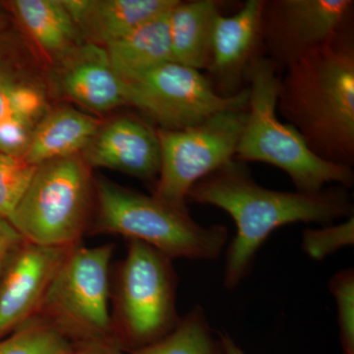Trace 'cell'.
Returning <instances> with one entry per match:
<instances>
[{
	"instance_id": "obj_1",
	"label": "cell",
	"mask_w": 354,
	"mask_h": 354,
	"mask_svg": "<svg viewBox=\"0 0 354 354\" xmlns=\"http://www.w3.org/2000/svg\"><path fill=\"white\" fill-rule=\"evenodd\" d=\"M188 201L223 209L234 221L236 234L227 245L223 271L227 290H234L250 274L261 246L277 228L295 223L330 225L353 216V200L344 186L313 193L268 189L235 158L195 184Z\"/></svg>"
},
{
	"instance_id": "obj_2",
	"label": "cell",
	"mask_w": 354,
	"mask_h": 354,
	"mask_svg": "<svg viewBox=\"0 0 354 354\" xmlns=\"http://www.w3.org/2000/svg\"><path fill=\"white\" fill-rule=\"evenodd\" d=\"M281 77L277 111L319 158L354 164L353 27L300 58Z\"/></svg>"
},
{
	"instance_id": "obj_3",
	"label": "cell",
	"mask_w": 354,
	"mask_h": 354,
	"mask_svg": "<svg viewBox=\"0 0 354 354\" xmlns=\"http://www.w3.org/2000/svg\"><path fill=\"white\" fill-rule=\"evenodd\" d=\"M279 69L260 55L249 66L248 106L235 160L263 162L285 171L297 191L319 192L327 184L353 187V167L335 165L310 150L295 127L278 118Z\"/></svg>"
},
{
	"instance_id": "obj_4",
	"label": "cell",
	"mask_w": 354,
	"mask_h": 354,
	"mask_svg": "<svg viewBox=\"0 0 354 354\" xmlns=\"http://www.w3.org/2000/svg\"><path fill=\"white\" fill-rule=\"evenodd\" d=\"M95 206L88 232L122 235L149 244L171 259L216 260L228 241L225 225L204 227L191 218L187 208L104 178L95 179Z\"/></svg>"
},
{
	"instance_id": "obj_5",
	"label": "cell",
	"mask_w": 354,
	"mask_h": 354,
	"mask_svg": "<svg viewBox=\"0 0 354 354\" xmlns=\"http://www.w3.org/2000/svg\"><path fill=\"white\" fill-rule=\"evenodd\" d=\"M94 202L95 179L82 155L55 158L38 165L8 221L25 241L76 246L88 232Z\"/></svg>"
},
{
	"instance_id": "obj_6",
	"label": "cell",
	"mask_w": 354,
	"mask_h": 354,
	"mask_svg": "<svg viewBox=\"0 0 354 354\" xmlns=\"http://www.w3.org/2000/svg\"><path fill=\"white\" fill-rule=\"evenodd\" d=\"M114 281L116 339L123 351L145 348L176 327L177 274L172 259L137 241H129Z\"/></svg>"
},
{
	"instance_id": "obj_7",
	"label": "cell",
	"mask_w": 354,
	"mask_h": 354,
	"mask_svg": "<svg viewBox=\"0 0 354 354\" xmlns=\"http://www.w3.org/2000/svg\"><path fill=\"white\" fill-rule=\"evenodd\" d=\"M113 251V244L74 247L51 281L35 317L57 328L76 346L95 342L120 346L109 310Z\"/></svg>"
},
{
	"instance_id": "obj_8",
	"label": "cell",
	"mask_w": 354,
	"mask_h": 354,
	"mask_svg": "<svg viewBox=\"0 0 354 354\" xmlns=\"http://www.w3.org/2000/svg\"><path fill=\"white\" fill-rule=\"evenodd\" d=\"M246 114L247 108L230 109L196 127L158 129L160 169L153 196L186 208L193 186L234 160Z\"/></svg>"
},
{
	"instance_id": "obj_9",
	"label": "cell",
	"mask_w": 354,
	"mask_h": 354,
	"mask_svg": "<svg viewBox=\"0 0 354 354\" xmlns=\"http://www.w3.org/2000/svg\"><path fill=\"white\" fill-rule=\"evenodd\" d=\"M248 99V88L223 97L201 71L174 62L127 83L128 106L169 131L196 127L220 111L247 108Z\"/></svg>"
},
{
	"instance_id": "obj_10",
	"label": "cell",
	"mask_w": 354,
	"mask_h": 354,
	"mask_svg": "<svg viewBox=\"0 0 354 354\" xmlns=\"http://www.w3.org/2000/svg\"><path fill=\"white\" fill-rule=\"evenodd\" d=\"M55 100L50 68L27 39L0 32V153L23 157Z\"/></svg>"
},
{
	"instance_id": "obj_11",
	"label": "cell",
	"mask_w": 354,
	"mask_h": 354,
	"mask_svg": "<svg viewBox=\"0 0 354 354\" xmlns=\"http://www.w3.org/2000/svg\"><path fill=\"white\" fill-rule=\"evenodd\" d=\"M353 0H264V57L286 70L353 27Z\"/></svg>"
},
{
	"instance_id": "obj_12",
	"label": "cell",
	"mask_w": 354,
	"mask_h": 354,
	"mask_svg": "<svg viewBox=\"0 0 354 354\" xmlns=\"http://www.w3.org/2000/svg\"><path fill=\"white\" fill-rule=\"evenodd\" d=\"M75 246H46L23 241L0 279V337L36 316L60 266Z\"/></svg>"
},
{
	"instance_id": "obj_13",
	"label": "cell",
	"mask_w": 354,
	"mask_h": 354,
	"mask_svg": "<svg viewBox=\"0 0 354 354\" xmlns=\"http://www.w3.org/2000/svg\"><path fill=\"white\" fill-rule=\"evenodd\" d=\"M264 0H247L236 13L218 15L214 26L209 80L223 97L245 88L249 66L263 53L261 18Z\"/></svg>"
},
{
	"instance_id": "obj_14",
	"label": "cell",
	"mask_w": 354,
	"mask_h": 354,
	"mask_svg": "<svg viewBox=\"0 0 354 354\" xmlns=\"http://www.w3.org/2000/svg\"><path fill=\"white\" fill-rule=\"evenodd\" d=\"M55 97H64L95 113L127 106V84L109 62L106 48L84 43L50 68Z\"/></svg>"
},
{
	"instance_id": "obj_15",
	"label": "cell",
	"mask_w": 354,
	"mask_h": 354,
	"mask_svg": "<svg viewBox=\"0 0 354 354\" xmlns=\"http://www.w3.org/2000/svg\"><path fill=\"white\" fill-rule=\"evenodd\" d=\"M88 167H106L146 181H157L160 169L158 129L138 118L102 122L81 153Z\"/></svg>"
},
{
	"instance_id": "obj_16",
	"label": "cell",
	"mask_w": 354,
	"mask_h": 354,
	"mask_svg": "<svg viewBox=\"0 0 354 354\" xmlns=\"http://www.w3.org/2000/svg\"><path fill=\"white\" fill-rule=\"evenodd\" d=\"M177 2L178 0H62L84 41L102 48L169 12Z\"/></svg>"
},
{
	"instance_id": "obj_17",
	"label": "cell",
	"mask_w": 354,
	"mask_h": 354,
	"mask_svg": "<svg viewBox=\"0 0 354 354\" xmlns=\"http://www.w3.org/2000/svg\"><path fill=\"white\" fill-rule=\"evenodd\" d=\"M9 7L23 36L48 68L85 43L62 0H14Z\"/></svg>"
},
{
	"instance_id": "obj_18",
	"label": "cell",
	"mask_w": 354,
	"mask_h": 354,
	"mask_svg": "<svg viewBox=\"0 0 354 354\" xmlns=\"http://www.w3.org/2000/svg\"><path fill=\"white\" fill-rule=\"evenodd\" d=\"M104 121L70 106H53L32 133L23 158L39 165L81 155Z\"/></svg>"
},
{
	"instance_id": "obj_19",
	"label": "cell",
	"mask_w": 354,
	"mask_h": 354,
	"mask_svg": "<svg viewBox=\"0 0 354 354\" xmlns=\"http://www.w3.org/2000/svg\"><path fill=\"white\" fill-rule=\"evenodd\" d=\"M221 2L216 0L180 1L169 11L172 57L176 64L206 70L211 57L212 38Z\"/></svg>"
},
{
	"instance_id": "obj_20",
	"label": "cell",
	"mask_w": 354,
	"mask_h": 354,
	"mask_svg": "<svg viewBox=\"0 0 354 354\" xmlns=\"http://www.w3.org/2000/svg\"><path fill=\"white\" fill-rule=\"evenodd\" d=\"M169 14L149 21L104 48L113 69L125 84L174 62Z\"/></svg>"
},
{
	"instance_id": "obj_21",
	"label": "cell",
	"mask_w": 354,
	"mask_h": 354,
	"mask_svg": "<svg viewBox=\"0 0 354 354\" xmlns=\"http://www.w3.org/2000/svg\"><path fill=\"white\" fill-rule=\"evenodd\" d=\"M127 354H225L200 305L181 317L176 327L155 344Z\"/></svg>"
},
{
	"instance_id": "obj_22",
	"label": "cell",
	"mask_w": 354,
	"mask_h": 354,
	"mask_svg": "<svg viewBox=\"0 0 354 354\" xmlns=\"http://www.w3.org/2000/svg\"><path fill=\"white\" fill-rule=\"evenodd\" d=\"M76 348L66 335L38 317L0 341V354H74Z\"/></svg>"
},
{
	"instance_id": "obj_23",
	"label": "cell",
	"mask_w": 354,
	"mask_h": 354,
	"mask_svg": "<svg viewBox=\"0 0 354 354\" xmlns=\"http://www.w3.org/2000/svg\"><path fill=\"white\" fill-rule=\"evenodd\" d=\"M38 165L22 156L0 153V216L9 220L27 192Z\"/></svg>"
},
{
	"instance_id": "obj_24",
	"label": "cell",
	"mask_w": 354,
	"mask_h": 354,
	"mask_svg": "<svg viewBox=\"0 0 354 354\" xmlns=\"http://www.w3.org/2000/svg\"><path fill=\"white\" fill-rule=\"evenodd\" d=\"M354 243V216L337 225L306 228L302 234V249L311 259H325L344 247Z\"/></svg>"
},
{
	"instance_id": "obj_25",
	"label": "cell",
	"mask_w": 354,
	"mask_h": 354,
	"mask_svg": "<svg viewBox=\"0 0 354 354\" xmlns=\"http://www.w3.org/2000/svg\"><path fill=\"white\" fill-rule=\"evenodd\" d=\"M329 290L337 309L342 354H354V271L346 268L330 279Z\"/></svg>"
},
{
	"instance_id": "obj_26",
	"label": "cell",
	"mask_w": 354,
	"mask_h": 354,
	"mask_svg": "<svg viewBox=\"0 0 354 354\" xmlns=\"http://www.w3.org/2000/svg\"><path fill=\"white\" fill-rule=\"evenodd\" d=\"M23 241L10 221L0 216V279L9 258Z\"/></svg>"
},
{
	"instance_id": "obj_27",
	"label": "cell",
	"mask_w": 354,
	"mask_h": 354,
	"mask_svg": "<svg viewBox=\"0 0 354 354\" xmlns=\"http://www.w3.org/2000/svg\"><path fill=\"white\" fill-rule=\"evenodd\" d=\"M74 354H127L115 342H95L78 344Z\"/></svg>"
},
{
	"instance_id": "obj_28",
	"label": "cell",
	"mask_w": 354,
	"mask_h": 354,
	"mask_svg": "<svg viewBox=\"0 0 354 354\" xmlns=\"http://www.w3.org/2000/svg\"><path fill=\"white\" fill-rule=\"evenodd\" d=\"M218 337H220L221 344H223V349H225V354H247L245 351H243L239 346V344L235 342L234 339H232L230 335H228L225 332H221L218 334Z\"/></svg>"
},
{
	"instance_id": "obj_29",
	"label": "cell",
	"mask_w": 354,
	"mask_h": 354,
	"mask_svg": "<svg viewBox=\"0 0 354 354\" xmlns=\"http://www.w3.org/2000/svg\"><path fill=\"white\" fill-rule=\"evenodd\" d=\"M7 25H8V20H7L6 14L0 11V32L4 31Z\"/></svg>"
}]
</instances>
